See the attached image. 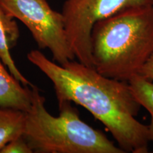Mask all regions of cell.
Listing matches in <instances>:
<instances>
[{
    "label": "cell",
    "instance_id": "5b68a950",
    "mask_svg": "<svg viewBox=\"0 0 153 153\" xmlns=\"http://www.w3.org/2000/svg\"><path fill=\"white\" fill-rule=\"evenodd\" d=\"M141 5H153V0H66L61 13L75 59L94 68L91 33L94 24L124 9Z\"/></svg>",
    "mask_w": 153,
    "mask_h": 153
},
{
    "label": "cell",
    "instance_id": "8992f818",
    "mask_svg": "<svg viewBox=\"0 0 153 153\" xmlns=\"http://www.w3.org/2000/svg\"><path fill=\"white\" fill-rule=\"evenodd\" d=\"M20 36L19 28L14 17L11 16L0 5V58L10 73L24 86H34L23 75L11 55V49L16 46Z\"/></svg>",
    "mask_w": 153,
    "mask_h": 153
},
{
    "label": "cell",
    "instance_id": "52a82bcc",
    "mask_svg": "<svg viewBox=\"0 0 153 153\" xmlns=\"http://www.w3.org/2000/svg\"><path fill=\"white\" fill-rule=\"evenodd\" d=\"M7 68L0 58V106L27 112L32 104V89L23 87Z\"/></svg>",
    "mask_w": 153,
    "mask_h": 153
},
{
    "label": "cell",
    "instance_id": "3957f363",
    "mask_svg": "<svg viewBox=\"0 0 153 153\" xmlns=\"http://www.w3.org/2000/svg\"><path fill=\"white\" fill-rule=\"evenodd\" d=\"M32 104L26 112L23 135L36 153H124L101 131L79 117L70 101L58 104L60 114L48 111L45 99L36 86L31 87Z\"/></svg>",
    "mask_w": 153,
    "mask_h": 153
},
{
    "label": "cell",
    "instance_id": "7a4b0ae2",
    "mask_svg": "<svg viewBox=\"0 0 153 153\" xmlns=\"http://www.w3.org/2000/svg\"><path fill=\"white\" fill-rule=\"evenodd\" d=\"M91 49L97 72L128 82L153 54V5L128 7L96 23Z\"/></svg>",
    "mask_w": 153,
    "mask_h": 153
},
{
    "label": "cell",
    "instance_id": "6da1fadb",
    "mask_svg": "<svg viewBox=\"0 0 153 153\" xmlns=\"http://www.w3.org/2000/svg\"><path fill=\"white\" fill-rule=\"evenodd\" d=\"M27 58L53 82L58 104L70 101L86 108L125 152H148V126L135 118L141 106L128 82L107 77L78 60L61 65L38 50L30 51Z\"/></svg>",
    "mask_w": 153,
    "mask_h": 153
},
{
    "label": "cell",
    "instance_id": "8fae6325",
    "mask_svg": "<svg viewBox=\"0 0 153 153\" xmlns=\"http://www.w3.org/2000/svg\"><path fill=\"white\" fill-rule=\"evenodd\" d=\"M138 74L145 79L153 81V54L145 63Z\"/></svg>",
    "mask_w": 153,
    "mask_h": 153
},
{
    "label": "cell",
    "instance_id": "9c48e42d",
    "mask_svg": "<svg viewBox=\"0 0 153 153\" xmlns=\"http://www.w3.org/2000/svg\"><path fill=\"white\" fill-rule=\"evenodd\" d=\"M128 83L137 102L150 113L151 120L148 126V136L149 141L153 142V81L136 74L130 79Z\"/></svg>",
    "mask_w": 153,
    "mask_h": 153
},
{
    "label": "cell",
    "instance_id": "30bf717a",
    "mask_svg": "<svg viewBox=\"0 0 153 153\" xmlns=\"http://www.w3.org/2000/svg\"><path fill=\"white\" fill-rule=\"evenodd\" d=\"M24 135L13 139L3 147L0 153H33Z\"/></svg>",
    "mask_w": 153,
    "mask_h": 153
},
{
    "label": "cell",
    "instance_id": "ba28073f",
    "mask_svg": "<svg viewBox=\"0 0 153 153\" xmlns=\"http://www.w3.org/2000/svg\"><path fill=\"white\" fill-rule=\"evenodd\" d=\"M26 112L0 106V150L13 139L22 135L26 123Z\"/></svg>",
    "mask_w": 153,
    "mask_h": 153
},
{
    "label": "cell",
    "instance_id": "277c9868",
    "mask_svg": "<svg viewBox=\"0 0 153 153\" xmlns=\"http://www.w3.org/2000/svg\"><path fill=\"white\" fill-rule=\"evenodd\" d=\"M11 16L22 22L40 49H48L53 61L64 65L75 60L65 30L62 13L53 10L47 0H0Z\"/></svg>",
    "mask_w": 153,
    "mask_h": 153
}]
</instances>
